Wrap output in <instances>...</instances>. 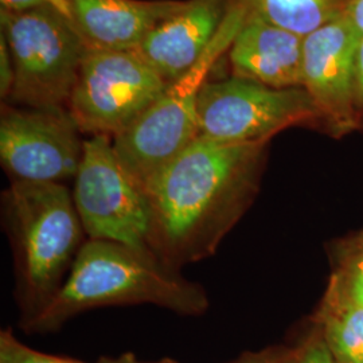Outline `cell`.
I'll return each instance as SVG.
<instances>
[{
	"instance_id": "d6986e66",
	"label": "cell",
	"mask_w": 363,
	"mask_h": 363,
	"mask_svg": "<svg viewBox=\"0 0 363 363\" xmlns=\"http://www.w3.org/2000/svg\"><path fill=\"white\" fill-rule=\"evenodd\" d=\"M13 67L11 54L9 50L4 35H0V96L4 100H9L13 89Z\"/></svg>"
},
{
	"instance_id": "5bb4252c",
	"label": "cell",
	"mask_w": 363,
	"mask_h": 363,
	"mask_svg": "<svg viewBox=\"0 0 363 363\" xmlns=\"http://www.w3.org/2000/svg\"><path fill=\"white\" fill-rule=\"evenodd\" d=\"M247 15L300 37L333 22L346 11L350 0H235Z\"/></svg>"
},
{
	"instance_id": "9a60e30c",
	"label": "cell",
	"mask_w": 363,
	"mask_h": 363,
	"mask_svg": "<svg viewBox=\"0 0 363 363\" xmlns=\"http://www.w3.org/2000/svg\"><path fill=\"white\" fill-rule=\"evenodd\" d=\"M316 320L335 363H363V307L320 306Z\"/></svg>"
},
{
	"instance_id": "3957f363",
	"label": "cell",
	"mask_w": 363,
	"mask_h": 363,
	"mask_svg": "<svg viewBox=\"0 0 363 363\" xmlns=\"http://www.w3.org/2000/svg\"><path fill=\"white\" fill-rule=\"evenodd\" d=\"M1 220L13 247L15 300L23 328L64 286L86 233L62 183L11 182L1 194Z\"/></svg>"
},
{
	"instance_id": "52a82bcc",
	"label": "cell",
	"mask_w": 363,
	"mask_h": 363,
	"mask_svg": "<svg viewBox=\"0 0 363 363\" xmlns=\"http://www.w3.org/2000/svg\"><path fill=\"white\" fill-rule=\"evenodd\" d=\"M199 136L220 143H268L289 127L322 120L304 88L276 89L232 77L206 81L198 96Z\"/></svg>"
},
{
	"instance_id": "7a4b0ae2",
	"label": "cell",
	"mask_w": 363,
	"mask_h": 363,
	"mask_svg": "<svg viewBox=\"0 0 363 363\" xmlns=\"http://www.w3.org/2000/svg\"><path fill=\"white\" fill-rule=\"evenodd\" d=\"M136 304L199 316L208 311L210 300L203 286L183 277L150 250L86 240L57 296L22 330L49 334L85 311Z\"/></svg>"
},
{
	"instance_id": "603a6c76",
	"label": "cell",
	"mask_w": 363,
	"mask_h": 363,
	"mask_svg": "<svg viewBox=\"0 0 363 363\" xmlns=\"http://www.w3.org/2000/svg\"><path fill=\"white\" fill-rule=\"evenodd\" d=\"M43 3L46 6H50L54 10H57L58 13H62L67 19L72 21V13H70L69 0H43Z\"/></svg>"
},
{
	"instance_id": "2e32d148",
	"label": "cell",
	"mask_w": 363,
	"mask_h": 363,
	"mask_svg": "<svg viewBox=\"0 0 363 363\" xmlns=\"http://www.w3.org/2000/svg\"><path fill=\"white\" fill-rule=\"evenodd\" d=\"M0 363H88L73 358L58 357L33 350L16 337L11 330H4L0 334ZM94 363H172L169 359L160 362H144L135 354L125 352L118 357H103Z\"/></svg>"
},
{
	"instance_id": "e0dca14e",
	"label": "cell",
	"mask_w": 363,
	"mask_h": 363,
	"mask_svg": "<svg viewBox=\"0 0 363 363\" xmlns=\"http://www.w3.org/2000/svg\"><path fill=\"white\" fill-rule=\"evenodd\" d=\"M292 363H335V361L318 330L301 346H298V355Z\"/></svg>"
},
{
	"instance_id": "7402d4cb",
	"label": "cell",
	"mask_w": 363,
	"mask_h": 363,
	"mask_svg": "<svg viewBox=\"0 0 363 363\" xmlns=\"http://www.w3.org/2000/svg\"><path fill=\"white\" fill-rule=\"evenodd\" d=\"M346 13L349 15L352 25L358 30L363 39V0H350Z\"/></svg>"
},
{
	"instance_id": "5b68a950",
	"label": "cell",
	"mask_w": 363,
	"mask_h": 363,
	"mask_svg": "<svg viewBox=\"0 0 363 363\" xmlns=\"http://www.w3.org/2000/svg\"><path fill=\"white\" fill-rule=\"evenodd\" d=\"M0 18L13 67L9 100L23 108L67 109L88 49L73 22L50 6L1 10Z\"/></svg>"
},
{
	"instance_id": "7c38bea8",
	"label": "cell",
	"mask_w": 363,
	"mask_h": 363,
	"mask_svg": "<svg viewBox=\"0 0 363 363\" xmlns=\"http://www.w3.org/2000/svg\"><path fill=\"white\" fill-rule=\"evenodd\" d=\"M189 0H69L72 22L88 48L136 50Z\"/></svg>"
},
{
	"instance_id": "cb8c5ba5",
	"label": "cell",
	"mask_w": 363,
	"mask_h": 363,
	"mask_svg": "<svg viewBox=\"0 0 363 363\" xmlns=\"http://www.w3.org/2000/svg\"><path fill=\"white\" fill-rule=\"evenodd\" d=\"M347 247H363V233L359 234L358 237H355L352 241H350Z\"/></svg>"
},
{
	"instance_id": "8fae6325",
	"label": "cell",
	"mask_w": 363,
	"mask_h": 363,
	"mask_svg": "<svg viewBox=\"0 0 363 363\" xmlns=\"http://www.w3.org/2000/svg\"><path fill=\"white\" fill-rule=\"evenodd\" d=\"M232 0H189L186 7L156 26L136 49L167 82L187 74L223 25Z\"/></svg>"
},
{
	"instance_id": "8992f818",
	"label": "cell",
	"mask_w": 363,
	"mask_h": 363,
	"mask_svg": "<svg viewBox=\"0 0 363 363\" xmlns=\"http://www.w3.org/2000/svg\"><path fill=\"white\" fill-rule=\"evenodd\" d=\"M167 86L169 82L136 50L88 48L67 111L81 132L113 138Z\"/></svg>"
},
{
	"instance_id": "9c48e42d",
	"label": "cell",
	"mask_w": 363,
	"mask_h": 363,
	"mask_svg": "<svg viewBox=\"0 0 363 363\" xmlns=\"http://www.w3.org/2000/svg\"><path fill=\"white\" fill-rule=\"evenodd\" d=\"M67 109L3 106L0 160L11 182L62 183L76 178L85 140Z\"/></svg>"
},
{
	"instance_id": "44dd1931",
	"label": "cell",
	"mask_w": 363,
	"mask_h": 363,
	"mask_svg": "<svg viewBox=\"0 0 363 363\" xmlns=\"http://www.w3.org/2000/svg\"><path fill=\"white\" fill-rule=\"evenodd\" d=\"M355 96L358 112L363 111V39L357 58V78H355Z\"/></svg>"
},
{
	"instance_id": "4fadbf2b",
	"label": "cell",
	"mask_w": 363,
	"mask_h": 363,
	"mask_svg": "<svg viewBox=\"0 0 363 363\" xmlns=\"http://www.w3.org/2000/svg\"><path fill=\"white\" fill-rule=\"evenodd\" d=\"M303 48L304 37L247 15L229 50L233 76L276 89L298 88Z\"/></svg>"
},
{
	"instance_id": "277c9868",
	"label": "cell",
	"mask_w": 363,
	"mask_h": 363,
	"mask_svg": "<svg viewBox=\"0 0 363 363\" xmlns=\"http://www.w3.org/2000/svg\"><path fill=\"white\" fill-rule=\"evenodd\" d=\"M245 18V10L232 0L220 33L198 64L183 77L169 82L156 101L112 138L118 160L143 190L199 138V91L208 81L210 67L220 54L232 46Z\"/></svg>"
},
{
	"instance_id": "30bf717a",
	"label": "cell",
	"mask_w": 363,
	"mask_h": 363,
	"mask_svg": "<svg viewBox=\"0 0 363 363\" xmlns=\"http://www.w3.org/2000/svg\"><path fill=\"white\" fill-rule=\"evenodd\" d=\"M362 37L345 13L304 38L303 84L335 136L358 125L357 58Z\"/></svg>"
},
{
	"instance_id": "ac0fdd59",
	"label": "cell",
	"mask_w": 363,
	"mask_h": 363,
	"mask_svg": "<svg viewBox=\"0 0 363 363\" xmlns=\"http://www.w3.org/2000/svg\"><path fill=\"white\" fill-rule=\"evenodd\" d=\"M298 347H272L247 355L235 363H292L298 355Z\"/></svg>"
},
{
	"instance_id": "6da1fadb",
	"label": "cell",
	"mask_w": 363,
	"mask_h": 363,
	"mask_svg": "<svg viewBox=\"0 0 363 363\" xmlns=\"http://www.w3.org/2000/svg\"><path fill=\"white\" fill-rule=\"evenodd\" d=\"M268 143L199 136L145 187L150 247L169 268L210 257L253 201Z\"/></svg>"
},
{
	"instance_id": "ffe728a7",
	"label": "cell",
	"mask_w": 363,
	"mask_h": 363,
	"mask_svg": "<svg viewBox=\"0 0 363 363\" xmlns=\"http://www.w3.org/2000/svg\"><path fill=\"white\" fill-rule=\"evenodd\" d=\"M1 10L11 11V13H22L27 10H33L40 6H46L43 0H0Z\"/></svg>"
},
{
	"instance_id": "ba28073f",
	"label": "cell",
	"mask_w": 363,
	"mask_h": 363,
	"mask_svg": "<svg viewBox=\"0 0 363 363\" xmlns=\"http://www.w3.org/2000/svg\"><path fill=\"white\" fill-rule=\"evenodd\" d=\"M73 201L88 240H105L151 250V210L145 191L124 169L112 138L84 143Z\"/></svg>"
}]
</instances>
